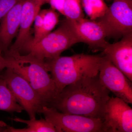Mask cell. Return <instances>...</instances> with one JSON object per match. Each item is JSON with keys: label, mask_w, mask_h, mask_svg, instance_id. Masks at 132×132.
Listing matches in <instances>:
<instances>
[{"label": "cell", "mask_w": 132, "mask_h": 132, "mask_svg": "<svg viewBox=\"0 0 132 132\" xmlns=\"http://www.w3.org/2000/svg\"><path fill=\"white\" fill-rule=\"evenodd\" d=\"M7 124L5 122L0 121V132H5L6 129Z\"/></svg>", "instance_id": "cell-22"}, {"label": "cell", "mask_w": 132, "mask_h": 132, "mask_svg": "<svg viewBox=\"0 0 132 132\" xmlns=\"http://www.w3.org/2000/svg\"><path fill=\"white\" fill-rule=\"evenodd\" d=\"M98 77L102 84L116 97L132 104V81L104 55Z\"/></svg>", "instance_id": "cell-8"}, {"label": "cell", "mask_w": 132, "mask_h": 132, "mask_svg": "<svg viewBox=\"0 0 132 132\" xmlns=\"http://www.w3.org/2000/svg\"><path fill=\"white\" fill-rule=\"evenodd\" d=\"M12 120L17 122L25 123L27 127L24 128H15L7 125L5 132H56L55 128L52 123L46 119L41 118L40 120L36 119L25 120L19 118H13Z\"/></svg>", "instance_id": "cell-15"}, {"label": "cell", "mask_w": 132, "mask_h": 132, "mask_svg": "<svg viewBox=\"0 0 132 132\" xmlns=\"http://www.w3.org/2000/svg\"><path fill=\"white\" fill-rule=\"evenodd\" d=\"M74 22L82 42L95 52L103 51L109 43L106 40L105 31L98 22L85 18Z\"/></svg>", "instance_id": "cell-12"}, {"label": "cell", "mask_w": 132, "mask_h": 132, "mask_svg": "<svg viewBox=\"0 0 132 132\" xmlns=\"http://www.w3.org/2000/svg\"><path fill=\"white\" fill-rule=\"evenodd\" d=\"M103 131L132 132V109L129 104L118 97H110L104 113Z\"/></svg>", "instance_id": "cell-9"}, {"label": "cell", "mask_w": 132, "mask_h": 132, "mask_svg": "<svg viewBox=\"0 0 132 132\" xmlns=\"http://www.w3.org/2000/svg\"><path fill=\"white\" fill-rule=\"evenodd\" d=\"M104 16L96 20L108 37H121L132 33V0H112Z\"/></svg>", "instance_id": "cell-7"}, {"label": "cell", "mask_w": 132, "mask_h": 132, "mask_svg": "<svg viewBox=\"0 0 132 132\" xmlns=\"http://www.w3.org/2000/svg\"><path fill=\"white\" fill-rule=\"evenodd\" d=\"M63 15L72 21H77L84 18L80 0H65Z\"/></svg>", "instance_id": "cell-18"}, {"label": "cell", "mask_w": 132, "mask_h": 132, "mask_svg": "<svg viewBox=\"0 0 132 132\" xmlns=\"http://www.w3.org/2000/svg\"><path fill=\"white\" fill-rule=\"evenodd\" d=\"M82 42L74 21L66 18L54 31L51 32L39 40L29 43L20 52L41 61L56 59L62 52L73 45Z\"/></svg>", "instance_id": "cell-3"}, {"label": "cell", "mask_w": 132, "mask_h": 132, "mask_svg": "<svg viewBox=\"0 0 132 132\" xmlns=\"http://www.w3.org/2000/svg\"><path fill=\"white\" fill-rule=\"evenodd\" d=\"M105 1H106L108 2H111L112 1V0H105Z\"/></svg>", "instance_id": "cell-23"}, {"label": "cell", "mask_w": 132, "mask_h": 132, "mask_svg": "<svg viewBox=\"0 0 132 132\" xmlns=\"http://www.w3.org/2000/svg\"><path fill=\"white\" fill-rule=\"evenodd\" d=\"M24 1L20 0L0 20V46L4 55L8 52L12 41L19 33L22 7Z\"/></svg>", "instance_id": "cell-13"}, {"label": "cell", "mask_w": 132, "mask_h": 132, "mask_svg": "<svg viewBox=\"0 0 132 132\" xmlns=\"http://www.w3.org/2000/svg\"><path fill=\"white\" fill-rule=\"evenodd\" d=\"M64 1L65 0H46V3L49 4L51 8L63 15Z\"/></svg>", "instance_id": "cell-20"}, {"label": "cell", "mask_w": 132, "mask_h": 132, "mask_svg": "<svg viewBox=\"0 0 132 132\" xmlns=\"http://www.w3.org/2000/svg\"><path fill=\"white\" fill-rule=\"evenodd\" d=\"M80 2L82 9L93 20L102 17L108 8L104 0H80Z\"/></svg>", "instance_id": "cell-17"}, {"label": "cell", "mask_w": 132, "mask_h": 132, "mask_svg": "<svg viewBox=\"0 0 132 132\" xmlns=\"http://www.w3.org/2000/svg\"><path fill=\"white\" fill-rule=\"evenodd\" d=\"M0 78L5 80L18 103L29 116L36 119L43 107L45 106L40 96L33 88L28 81L10 68L0 73Z\"/></svg>", "instance_id": "cell-5"}, {"label": "cell", "mask_w": 132, "mask_h": 132, "mask_svg": "<svg viewBox=\"0 0 132 132\" xmlns=\"http://www.w3.org/2000/svg\"><path fill=\"white\" fill-rule=\"evenodd\" d=\"M59 22V13L56 10L51 7L40 10L34 21V36L27 43L39 40L52 32Z\"/></svg>", "instance_id": "cell-14"}, {"label": "cell", "mask_w": 132, "mask_h": 132, "mask_svg": "<svg viewBox=\"0 0 132 132\" xmlns=\"http://www.w3.org/2000/svg\"><path fill=\"white\" fill-rule=\"evenodd\" d=\"M110 92L98 75L82 78L64 87L53 107L64 113L103 119Z\"/></svg>", "instance_id": "cell-1"}, {"label": "cell", "mask_w": 132, "mask_h": 132, "mask_svg": "<svg viewBox=\"0 0 132 132\" xmlns=\"http://www.w3.org/2000/svg\"><path fill=\"white\" fill-rule=\"evenodd\" d=\"M9 57L12 63L10 68L28 81L45 106L53 107L59 92L45 67V62L27 54H16Z\"/></svg>", "instance_id": "cell-4"}, {"label": "cell", "mask_w": 132, "mask_h": 132, "mask_svg": "<svg viewBox=\"0 0 132 132\" xmlns=\"http://www.w3.org/2000/svg\"><path fill=\"white\" fill-rule=\"evenodd\" d=\"M23 110L5 80L0 78V111L20 113Z\"/></svg>", "instance_id": "cell-16"}, {"label": "cell", "mask_w": 132, "mask_h": 132, "mask_svg": "<svg viewBox=\"0 0 132 132\" xmlns=\"http://www.w3.org/2000/svg\"><path fill=\"white\" fill-rule=\"evenodd\" d=\"M46 0H25L22 4L19 33L6 55L20 54L23 47L32 39L31 29Z\"/></svg>", "instance_id": "cell-10"}, {"label": "cell", "mask_w": 132, "mask_h": 132, "mask_svg": "<svg viewBox=\"0 0 132 132\" xmlns=\"http://www.w3.org/2000/svg\"><path fill=\"white\" fill-rule=\"evenodd\" d=\"M11 65L9 57L5 56L3 50L0 46V71L5 68L11 67Z\"/></svg>", "instance_id": "cell-21"}, {"label": "cell", "mask_w": 132, "mask_h": 132, "mask_svg": "<svg viewBox=\"0 0 132 132\" xmlns=\"http://www.w3.org/2000/svg\"><path fill=\"white\" fill-rule=\"evenodd\" d=\"M39 114L45 116L57 132H104L102 119L64 113L46 106L43 107Z\"/></svg>", "instance_id": "cell-6"}, {"label": "cell", "mask_w": 132, "mask_h": 132, "mask_svg": "<svg viewBox=\"0 0 132 132\" xmlns=\"http://www.w3.org/2000/svg\"><path fill=\"white\" fill-rule=\"evenodd\" d=\"M103 54L132 81V33L115 43H108Z\"/></svg>", "instance_id": "cell-11"}, {"label": "cell", "mask_w": 132, "mask_h": 132, "mask_svg": "<svg viewBox=\"0 0 132 132\" xmlns=\"http://www.w3.org/2000/svg\"><path fill=\"white\" fill-rule=\"evenodd\" d=\"M103 57V54H78L44 62L59 93L67 86L80 79L98 75Z\"/></svg>", "instance_id": "cell-2"}, {"label": "cell", "mask_w": 132, "mask_h": 132, "mask_svg": "<svg viewBox=\"0 0 132 132\" xmlns=\"http://www.w3.org/2000/svg\"><path fill=\"white\" fill-rule=\"evenodd\" d=\"M20 0H0V20Z\"/></svg>", "instance_id": "cell-19"}]
</instances>
